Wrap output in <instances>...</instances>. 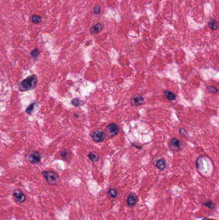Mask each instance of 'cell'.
Returning <instances> with one entry per match:
<instances>
[{
    "mask_svg": "<svg viewBox=\"0 0 219 220\" xmlns=\"http://www.w3.org/2000/svg\"><path fill=\"white\" fill-rule=\"evenodd\" d=\"M164 97H166L167 99L170 101H173L174 100H176V95L170 90L164 91Z\"/></svg>",
    "mask_w": 219,
    "mask_h": 220,
    "instance_id": "10",
    "label": "cell"
},
{
    "mask_svg": "<svg viewBox=\"0 0 219 220\" xmlns=\"http://www.w3.org/2000/svg\"><path fill=\"white\" fill-rule=\"evenodd\" d=\"M103 28V25L100 23H98L93 25L90 28V32L91 34H97L99 33L102 30Z\"/></svg>",
    "mask_w": 219,
    "mask_h": 220,
    "instance_id": "9",
    "label": "cell"
},
{
    "mask_svg": "<svg viewBox=\"0 0 219 220\" xmlns=\"http://www.w3.org/2000/svg\"><path fill=\"white\" fill-rule=\"evenodd\" d=\"M88 158L93 162H97L99 160V156H98V155L95 152H90V153L88 154Z\"/></svg>",
    "mask_w": 219,
    "mask_h": 220,
    "instance_id": "14",
    "label": "cell"
},
{
    "mask_svg": "<svg viewBox=\"0 0 219 220\" xmlns=\"http://www.w3.org/2000/svg\"><path fill=\"white\" fill-rule=\"evenodd\" d=\"M91 138L96 142H102L106 138L105 133L101 130H95L91 133Z\"/></svg>",
    "mask_w": 219,
    "mask_h": 220,
    "instance_id": "5",
    "label": "cell"
},
{
    "mask_svg": "<svg viewBox=\"0 0 219 220\" xmlns=\"http://www.w3.org/2000/svg\"><path fill=\"white\" fill-rule=\"evenodd\" d=\"M119 132V127L115 123L110 124L106 127V135L109 137L115 136Z\"/></svg>",
    "mask_w": 219,
    "mask_h": 220,
    "instance_id": "3",
    "label": "cell"
},
{
    "mask_svg": "<svg viewBox=\"0 0 219 220\" xmlns=\"http://www.w3.org/2000/svg\"><path fill=\"white\" fill-rule=\"evenodd\" d=\"M108 195L115 198L117 196V190L115 189H110L108 191Z\"/></svg>",
    "mask_w": 219,
    "mask_h": 220,
    "instance_id": "18",
    "label": "cell"
},
{
    "mask_svg": "<svg viewBox=\"0 0 219 220\" xmlns=\"http://www.w3.org/2000/svg\"><path fill=\"white\" fill-rule=\"evenodd\" d=\"M202 220H214V219H208V218H204V219H202Z\"/></svg>",
    "mask_w": 219,
    "mask_h": 220,
    "instance_id": "24",
    "label": "cell"
},
{
    "mask_svg": "<svg viewBox=\"0 0 219 220\" xmlns=\"http://www.w3.org/2000/svg\"><path fill=\"white\" fill-rule=\"evenodd\" d=\"M14 198L19 203H23L26 201V195L20 189H15L12 193Z\"/></svg>",
    "mask_w": 219,
    "mask_h": 220,
    "instance_id": "6",
    "label": "cell"
},
{
    "mask_svg": "<svg viewBox=\"0 0 219 220\" xmlns=\"http://www.w3.org/2000/svg\"><path fill=\"white\" fill-rule=\"evenodd\" d=\"M137 200L138 198L134 194H130L127 200V202L129 206H134L137 202Z\"/></svg>",
    "mask_w": 219,
    "mask_h": 220,
    "instance_id": "11",
    "label": "cell"
},
{
    "mask_svg": "<svg viewBox=\"0 0 219 220\" xmlns=\"http://www.w3.org/2000/svg\"><path fill=\"white\" fill-rule=\"evenodd\" d=\"M167 166V163L166 161L164 160V159H160L157 161L156 164H155V167H156L158 169H160L161 171L164 169L166 168Z\"/></svg>",
    "mask_w": 219,
    "mask_h": 220,
    "instance_id": "13",
    "label": "cell"
},
{
    "mask_svg": "<svg viewBox=\"0 0 219 220\" xmlns=\"http://www.w3.org/2000/svg\"><path fill=\"white\" fill-rule=\"evenodd\" d=\"M208 25L212 30H217L218 28V22L214 19H210L208 22Z\"/></svg>",
    "mask_w": 219,
    "mask_h": 220,
    "instance_id": "12",
    "label": "cell"
},
{
    "mask_svg": "<svg viewBox=\"0 0 219 220\" xmlns=\"http://www.w3.org/2000/svg\"><path fill=\"white\" fill-rule=\"evenodd\" d=\"M204 205L207 207L208 208L210 209H213L215 208V203L211 202V201L209 200V201H207V202L204 203Z\"/></svg>",
    "mask_w": 219,
    "mask_h": 220,
    "instance_id": "21",
    "label": "cell"
},
{
    "mask_svg": "<svg viewBox=\"0 0 219 220\" xmlns=\"http://www.w3.org/2000/svg\"><path fill=\"white\" fill-rule=\"evenodd\" d=\"M83 103H84L83 102H82L80 99H79V98H73V99L71 101V104L73 105V106H75V107L80 106H82Z\"/></svg>",
    "mask_w": 219,
    "mask_h": 220,
    "instance_id": "16",
    "label": "cell"
},
{
    "mask_svg": "<svg viewBox=\"0 0 219 220\" xmlns=\"http://www.w3.org/2000/svg\"><path fill=\"white\" fill-rule=\"evenodd\" d=\"M41 155L39 152L38 151H33L28 156V160L29 161L30 163L32 164H36L39 163L41 160Z\"/></svg>",
    "mask_w": 219,
    "mask_h": 220,
    "instance_id": "4",
    "label": "cell"
},
{
    "mask_svg": "<svg viewBox=\"0 0 219 220\" xmlns=\"http://www.w3.org/2000/svg\"><path fill=\"white\" fill-rule=\"evenodd\" d=\"M207 89L209 91L211 92V93H217L218 92L217 88L214 86H208Z\"/></svg>",
    "mask_w": 219,
    "mask_h": 220,
    "instance_id": "23",
    "label": "cell"
},
{
    "mask_svg": "<svg viewBox=\"0 0 219 220\" xmlns=\"http://www.w3.org/2000/svg\"><path fill=\"white\" fill-rule=\"evenodd\" d=\"M31 21L34 23H40L42 21V18L37 15H34L31 18Z\"/></svg>",
    "mask_w": 219,
    "mask_h": 220,
    "instance_id": "17",
    "label": "cell"
},
{
    "mask_svg": "<svg viewBox=\"0 0 219 220\" xmlns=\"http://www.w3.org/2000/svg\"><path fill=\"white\" fill-rule=\"evenodd\" d=\"M38 79L37 75H32L28 76L22 81L19 84V90L21 91H26L31 90L36 88Z\"/></svg>",
    "mask_w": 219,
    "mask_h": 220,
    "instance_id": "1",
    "label": "cell"
},
{
    "mask_svg": "<svg viewBox=\"0 0 219 220\" xmlns=\"http://www.w3.org/2000/svg\"><path fill=\"white\" fill-rule=\"evenodd\" d=\"M170 147L172 151H177L179 150L181 147V142L179 139L174 138L171 140L170 143Z\"/></svg>",
    "mask_w": 219,
    "mask_h": 220,
    "instance_id": "8",
    "label": "cell"
},
{
    "mask_svg": "<svg viewBox=\"0 0 219 220\" xmlns=\"http://www.w3.org/2000/svg\"><path fill=\"white\" fill-rule=\"evenodd\" d=\"M39 53H40V52H39V49L35 48V49H34V50H33L32 51H31V52H30V56H31V57H32L33 58L36 59V58H37V57L39 56Z\"/></svg>",
    "mask_w": 219,
    "mask_h": 220,
    "instance_id": "19",
    "label": "cell"
},
{
    "mask_svg": "<svg viewBox=\"0 0 219 220\" xmlns=\"http://www.w3.org/2000/svg\"><path fill=\"white\" fill-rule=\"evenodd\" d=\"M144 97L141 95H136L132 97L131 100L132 106H140L144 103Z\"/></svg>",
    "mask_w": 219,
    "mask_h": 220,
    "instance_id": "7",
    "label": "cell"
},
{
    "mask_svg": "<svg viewBox=\"0 0 219 220\" xmlns=\"http://www.w3.org/2000/svg\"><path fill=\"white\" fill-rule=\"evenodd\" d=\"M36 104H37V103H36V102H35V103H31V104H30L29 106H28V108L26 109V111H25V112H26L28 115H30V114L32 113V112H33L34 109H35V107L36 106Z\"/></svg>",
    "mask_w": 219,
    "mask_h": 220,
    "instance_id": "15",
    "label": "cell"
},
{
    "mask_svg": "<svg viewBox=\"0 0 219 220\" xmlns=\"http://www.w3.org/2000/svg\"><path fill=\"white\" fill-rule=\"evenodd\" d=\"M43 175L45 178L47 183L50 185L55 186V185H57L59 183L60 181L59 175L53 171H44L43 172Z\"/></svg>",
    "mask_w": 219,
    "mask_h": 220,
    "instance_id": "2",
    "label": "cell"
},
{
    "mask_svg": "<svg viewBox=\"0 0 219 220\" xmlns=\"http://www.w3.org/2000/svg\"><path fill=\"white\" fill-rule=\"evenodd\" d=\"M69 151L68 150H66V149L62 150L61 151V153H60V155H61V157L64 159L68 158V157H69Z\"/></svg>",
    "mask_w": 219,
    "mask_h": 220,
    "instance_id": "20",
    "label": "cell"
},
{
    "mask_svg": "<svg viewBox=\"0 0 219 220\" xmlns=\"http://www.w3.org/2000/svg\"><path fill=\"white\" fill-rule=\"evenodd\" d=\"M100 11H101V8H100V6L99 5H97L95 7H94V9H93V12L94 14H99L100 13Z\"/></svg>",
    "mask_w": 219,
    "mask_h": 220,
    "instance_id": "22",
    "label": "cell"
}]
</instances>
